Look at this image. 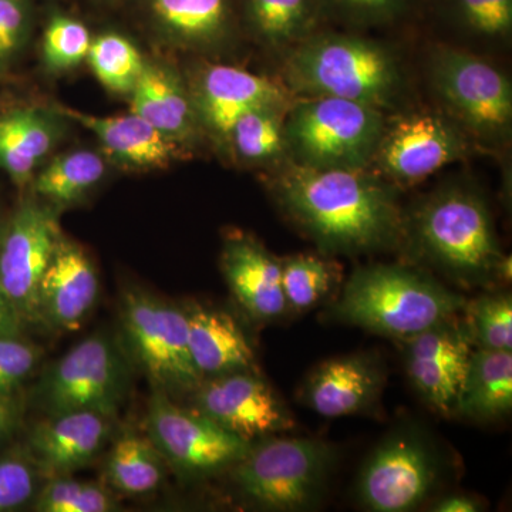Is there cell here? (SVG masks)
I'll list each match as a JSON object with an SVG mask.
<instances>
[{
  "label": "cell",
  "instance_id": "1",
  "mask_svg": "<svg viewBox=\"0 0 512 512\" xmlns=\"http://www.w3.org/2000/svg\"><path fill=\"white\" fill-rule=\"evenodd\" d=\"M269 188L289 220L325 254H373L403 244L396 188L372 171L285 161L276 165Z\"/></svg>",
  "mask_w": 512,
  "mask_h": 512
},
{
  "label": "cell",
  "instance_id": "2",
  "mask_svg": "<svg viewBox=\"0 0 512 512\" xmlns=\"http://www.w3.org/2000/svg\"><path fill=\"white\" fill-rule=\"evenodd\" d=\"M424 262L463 286L511 281V256L498 244L483 195L470 185L448 184L404 215L403 244Z\"/></svg>",
  "mask_w": 512,
  "mask_h": 512
},
{
  "label": "cell",
  "instance_id": "3",
  "mask_svg": "<svg viewBox=\"0 0 512 512\" xmlns=\"http://www.w3.org/2000/svg\"><path fill=\"white\" fill-rule=\"evenodd\" d=\"M286 89L302 97H335L375 109L393 107L403 92V70L392 50L350 33L315 32L289 49Z\"/></svg>",
  "mask_w": 512,
  "mask_h": 512
},
{
  "label": "cell",
  "instance_id": "4",
  "mask_svg": "<svg viewBox=\"0 0 512 512\" xmlns=\"http://www.w3.org/2000/svg\"><path fill=\"white\" fill-rule=\"evenodd\" d=\"M466 301L423 269L373 264L350 275L330 313L340 322L400 342L458 315Z\"/></svg>",
  "mask_w": 512,
  "mask_h": 512
},
{
  "label": "cell",
  "instance_id": "5",
  "mask_svg": "<svg viewBox=\"0 0 512 512\" xmlns=\"http://www.w3.org/2000/svg\"><path fill=\"white\" fill-rule=\"evenodd\" d=\"M383 111L335 97H301L286 111V161L309 168L367 170L382 137Z\"/></svg>",
  "mask_w": 512,
  "mask_h": 512
},
{
  "label": "cell",
  "instance_id": "6",
  "mask_svg": "<svg viewBox=\"0 0 512 512\" xmlns=\"http://www.w3.org/2000/svg\"><path fill=\"white\" fill-rule=\"evenodd\" d=\"M335 447L316 439L262 437L232 466L239 491L272 511H303L318 503L335 466Z\"/></svg>",
  "mask_w": 512,
  "mask_h": 512
},
{
  "label": "cell",
  "instance_id": "7",
  "mask_svg": "<svg viewBox=\"0 0 512 512\" xmlns=\"http://www.w3.org/2000/svg\"><path fill=\"white\" fill-rule=\"evenodd\" d=\"M430 80L444 113L471 138L501 144L510 138V79L483 57L439 46L430 57Z\"/></svg>",
  "mask_w": 512,
  "mask_h": 512
},
{
  "label": "cell",
  "instance_id": "8",
  "mask_svg": "<svg viewBox=\"0 0 512 512\" xmlns=\"http://www.w3.org/2000/svg\"><path fill=\"white\" fill-rule=\"evenodd\" d=\"M471 140L444 111H412L386 120L367 170L393 185L417 183L466 157Z\"/></svg>",
  "mask_w": 512,
  "mask_h": 512
},
{
  "label": "cell",
  "instance_id": "9",
  "mask_svg": "<svg viewBox=\"0 0 512 512\" xmlns=\"http://www.w3.org/2000/svg\"><path fill=\"white\" fill-rule=\"evenodd\" d=\"M128 369L116 343L92 336L74 346L43 377L40 404L50 416L96 412L111 417L127 393Z\"/></svg>",
  "mask_w": 512,
  "mask_h": 512
},
{
  "label": "cell",
  "instance_id": "10",
  "mask_svg": "<svg viewBox=\"0 0 512 512\" xmlns=\"http://www.w3.org/2000/svg\"><path fill=\"white\" fill-rule=\"evenodd\" d=\"M123 326L134 356L161 390L195 392L204 380L192 362L187 312L144 292H127Z\"/></svg>",
  "mask_w": 512,
  "mask_h": 512
},
{
  "label": "cell",
  "instance_id": "11",
  "mask_svg": "<svg viewBox=\"0 0 512 512\" xmlns=\"http://www.w3.org/2000/svg\"><path fill=\"white\" fill-rule=\"evenodd\" d=\"M147 429L158 453L194 476L234 466L251 447L249 441L222 429L197 410L175 406L163 390L151 399Z\"/></svg>",
  "mask_w": 512,
  "mask_h": 512
},
{
  "label": "cell",
  "instance_id": "12",
  "mask_svg": "<svg viewBox=\"0 0 512 512\" xmlns=\"http://www.w3.org/2000/svg\"><path fill=\"white\" fill-rule=\"evenodd\" d=\"M62 237L56 208L26 200L0 239V286L22 320L40 319V282Z\"/></svg>",
  "mask_w": 512,
  "mask_h": 512
},
{
  "label": "cell",
  "instance_id": "13",
  "mask_svg": "<svg viewBox=\"0 0 512 512\" xmlns=\"http://www.w3.org/2000/svg\"><path fill=\"white\" fill-rule=\"evenodd\" d=\"M437 463L426 441L413 433L393 434L367 458L357 497L367 510L404 512L419 507L436 484Z\"/></svg>",
  "mask_w": 512,
  "mask_h": 512
},
{
  "label": "cell",
  "instance_id": "14",
  "mask_svg": "<svg viewBox=\"0 0 512 512\" xmlns=\"http://www.w3.org/2000/svg\"><path fill=\"white\" fill-rule=\"evenodd\" d=\"M403 345L407 376L424 403L437 413H456L458 393L474 345L464 319L451 316Z\"/></svg>",
  "mask_w": 512,
  "mask_h": 512
},
{
  "label": "cell",
  "instance_id": "15",
  "mask_svg": "<svg viewBox=\"0 0 512 512\" xmlns=\"http://www.w3.org/2000/svg\"><path fill=\"white\" fill-rule=\"evenodd\" d=\"M197 412L252 443L295 426L278 394L254 372L210 377L195 389Z\"/></svg>",
  "mask_w": 512,
  "mask_h": 512
},
{
  "label": "cell",
  "instance_id": "16",
  "mask_svg": "<svg viewBox=\"0 0 512 512\" xmlns=\"http://www.w3.org/2000/svg\"><path fill=\"white\" fill-rule=\"evenodd\" d=\"M204 133L224 144L229 128L248 111L292 103L285 84L227 64H204L188 83Z\"/></svg>",
  "mask_w": 512,
  "mask_h": 512
},
{
  "label": "cell",
  "instance_id": "17",
  "mask_svg": "<svg viewBox=\"0 0 512 512\" xmlns=\"http://www.w3.org/2000/svg\"><path fill=\"white\" fill-rule=\"evenodd\" d=\"M150 28L167 45L212 52L239 28L238 0H137Z\"/></svg>",
  "mask_w": 512,
  "mask_h": 512
},
{
  "label": "cell",
  "instance_id": "18",
  "mask_svg": "<svg viewBox=\"0 0 512 512\" xmlns=\"http://www.w3.org/2000/svg\"><path fill=\"white\" fill-rule=\"evenodd\" d=\"M386 373L370 353L335 357L320 363L306 379L302 397L313 412L329 419L366 412L379 400Z\"/></svg>",
  "mask_w": 512,
  "mask_h": 512
},
{
  "label": "cell",
  "instance_id": "19",
  "mask_svg": "<svg viewBox=\"0 0 512 512\" xmlns=\"http://www.w3.org/2000/svg\"><path fill=\"white\" fill-rule=\"evenodd\" d=\"M221 268L229 289L252 319L269 322L286 311L281 259L242 232L225 239Z\"/></svg>",
  "mask_w": 512,
  "mask_h": 512
},
{
  "label": "cell",
  "instance_id": "20",
  "mask_svg": "<svg viewBox=\"0 0 512 512\" xmlns=\"http://www.w3.org/2000/svg\"><path fill=\"white\" fill-rule=\"evenodd\" d=\"M130 103L133 113L185 150L204 133L188 82L171 64L146 59Z\"/></svg>",
  "mask_w": 512,
  "mask_h": 512
},
{
  "label": "cell",
  "instance_id": "21",
  "mask_svg": "<svg viewBox=\"0 0 512 512\" xmlns=\"http://www.w3.org/2000/svg\"><path fill=\"white\" fill-rule=\"evenodd\" d=\"M99 295V276L89 256L70 239L60 238L40 282V319L72 330L86 318Z\"/></svg>",
  "mask_w": 512,
  "mask_h": 512
},
{
  "label": "cell",
  "instance_id": "22",
  "mask_svg": "<svg viewBox=\"0 0 512 512\" xmlns=\"http://www.w3.org/2000/svg\"><path fill=\"white\" fill-rule=\"evenodd\" d=\"M64 119L92 131L107 156L133 170H161L183 157L185 148L131 111L124 116H94L56 104Z\"/></svg>",
  "mask_w": 512,
  "mask_h": 512
},
{
  "label": "cell",
  "instance_id": "23",
  "mask_svg": "<svg viewBox=\"0 0 512 512\" xmlns=\"http://www.w3.org/2000/svg\"><path fill=\"white\" fill-rule=\"evenodd\" d=\"M109 417L96 412L50 416L30 434L35 461L53 476L87 466L109 439Z\"/></svg>",
  "mask_w": 512,
  "mask_h": 512
},
{
  "label": "cell",
  "instance_id": "24",
  "mask_svg": "<svg viewBox=\"0 0 512 512\" xmlns=\"http://www.w3.org/2000/svg\"><path fill=\"white\" fill-rule=\"evenodd\" d=\"M64 117L55 106L18 107L0 116V168L13 183L32 181L62 137Z\"/></svg>",
  "mask_w": 512,
  "mask_h": 512
},
{
  "label": "cell",
  "instance_id": "25",
  "mask_svg": "<svg viewBox=\"0 0 512 512\" xmlns=\"http://www.w3.org/2000/svg\"><path fill=\"white\" fill-rule=\"evenodd\" d=\"M185 312L192 362L202 377L254 372V350L231 315L202 306Z\"/></svg>",
  "mask_w": 512,
  "mask_h": 512
},
{
  "label": "cell",
  "instance_id": "26",
  "mask_svg": "<svg viewBox=\"0 0 512 512\" xmlns=\"http://www.w3.org/2000/svg\"><path fill=\"white\" fill-rule=\"evenodd\" d=\"M512 409V355L474 348L458 393L456 413L476 421H494Z\"/></svg>",
  "mask_w": 512,
  "mask_h": 512
},
{
  "label": "cell",
  "instance_id": "27",
  "mask_svg": "<svg viewBox=\"0 0 512 512\" xmlns=\"http://www.w3.org/2000/svg\"><path fill=\"white\" fill-rule=\"evenodd\" d=\"M239 25L262 45H298L328 15L323 0H238Z\"/></svg>",
  "mask_w": 512,
  "mask_h": 512
},
{
  "label": "cell",
  "instance_id": "28",
  "mask_svg": "<svg viewBox=\"0 0 512 512\" xmlns=\"http://www.w3.org/2000/svg\"><path fill=\"white\" fill-rule=\"evenodd\" d=\"M107 173V161L97 151L73 150L59 154L33 175V191L56 210L82 201L101 183Z\"/></svg>",
  "mask_w": 512,
  "mask_h": 512
},
{
  "label": "cell",
  "instance_id": "29",
  "mask_svg": "<svg viewBox=\"0 0 512 512\" xmlns=\"http://www.w3.org/2000/svg\"><path fill=\"white\" fill-rule=\"evenodd\" d=\"M289 106L248 111L229 128L224 146L244 164L276 167L285 163V117Z\"/></svg>",
  "mask_w": 512,
  "mask_h": 512
},
{
  "label": "cell",
  "instance_id": "30",
  "mask_svg": "<svg viewBox=\"0 0 512 512\" xmlns=\"http://www.w3.org/2000/svg\"><path fill=\"white\" fill-rule=\"evenodd\" d=\"M107 478L124 494L141 495L156 490L163 478L156 446L134 434L121 437L107 461Z\"/></svg>",
  "mask_w": 512,
  "mask_h": 512
},
{
  "label": "cell",
  "instance_id": "31",
  "mask_svg": "<svg viewBox=\"0 0 512 512\" xmlns=\"http://www.w3.org/2000/svg\"><path fill=\"white\" fill-rule=\"evenodd\" d=\"M86 62L106 89L130 96L143 73L146 59L128 37L104 32L93 37Z\"/></svg>",
  "mask_w": 512,
  "mask_h": 512
},
{
  "label": "cell",
  "instance_id": "32",
  "mask_svg": "<svg viewBox=\"0 0 512 512\" xmlns=\"http://www.w3.org/2000/svg\"><path fill=\"white\" fill-rule=\"evenodd\" d=\"M93 36L72 13L53 8L47 13L42 33V63L47 72L62 74L72 72L86 62Z\"/></svg>",
  "mask_w": 512,
  "mask_h": 512
},
{
  "label": "cell",
  "instance_id": "33",
  "mask_svg": "<svg viewBox=\"0 0 512 512\" xmlns=\"http://www.w3.org/2000/svg\"><path fill=\"white\" fill-rule=\"evenodd\" d=\"M437 12L451 25L478 39L498 42L512 32V0H436Z\"/></svg>",
  "mask_w": 512,
  "mask_h": 512
},
{
  "label": "cell",
  "instance_id": "34",
  "mask_svg": "<svg viewBox=\"0 0 512 512\" xmlns=\"http://www.w3.org/2000/svg\"><path fill=\"white\" fill-rule=\"evenodd\" d=\"M461 312L474 348L512 352L510 292L484 293L466 301Z\"/></svg>",
  "mask_w": 512,
  "mask_h": 512
},
{
  "label": "cell",
  "instance_id": "35",
  "mask_svg": "<svg viewBox=\"0 0 512 512\" xmlns=\"http://www.w3.org/2000/svg\"><path fill=\"white\" fill-rule=\"evenodd\" d=\"M282 289L288 311L305 312L318 305L336 281L335 266L315 255L282 259Z\"/></svg>",
  "mask_w": 512,
  "mask_h": 512
},
{
  "label": "cell",
  "instance_id": "36",
  "mask_svg": "<svg viewBox=\"0 0 512 512\" xmlns=\"http://www.w3.org/2000/svg\"><path fill=\"white\" fill-rule=\"evenodd\" d=\"M35 510L40 512H109L117 510L113 495L93 481L55 476L37 495Z\"/></svg>",
  "mask_w": 512,
  "mask_h": 512
},
{
  "label": "cell",
  "instance_id": "37",
  "mask_svg": "<svg viewBox=\"0 0 512 512\" xmlns=\"http://www.w3.org/2000/svg\"><path fill=\"white\" fill-rule=\"evenodd\" d=\"M35 23V0H0V73L28 46Z\"/></svg>",
  "mask_w": 512,
  "mask_h": 512
},
{
  "label": "cell",
  "instance_id": "38",
  "mask_svg": "<svg viewBox=\"0 0 512 512\" xmlns=\"http://www.w3.org/2000/svg\"><path fill=\"white\" fill-rule=\"evenodd\" d=\"M414 0H323L326 12L359 26H382L402 18Z\"/></svg>",
  "mask_w": 512,
  "mask_h": 512
},
{
  "label": "cell",
  "instance_id": "39",
  "mask_svg": "<svg viewBox=\"0 0 512 512\" xmlns=\"http://www.w3.org/2000/svg\"><path fill=\"white\" fill-rule=\"evenodd\" d=\"M39 350L18 336L0 338V396H10L29 377L37 362Z\"/></svg>",
  "mask_w": 512,
  "mask_h": 512
},
{
  "label": "cell",
  "instance_id": "40",
  "mask_svg": "<svg viewBox=\"0 0 512 512\" xmlns=\"http://www.w3.org/2000/svg\"><path fill=\"white\" fill-rule=\"evenodd\" d=\"M36 488L33 464L22 457L0 460V512L28 503Z\"/></svg>",
  "mask_w": 512,
  "mask_h": 512
},
{
  "label": "cell",
  "instance_id": "41",
  "mask_svg": "<svg viewBox=\"0 0 512 512\" xmlns=\"http://www.w3.org/2000/svg\"><path fill=\"white\" fill-rule=\"evenodd\" d=\"M20 325H22V318L0 286V338L18 336Z\"/></svg>",
  "mask_w": 512,
  "mask_h": 512
},
{
  "label": "cell",
  "instance_id": "42",
  "mask_svg": "<svg viewBox=\"0 0 512 512\" xmlns=\"http://www.w3.org/2000/svg\"><path fill=\"white\" fill-rule=\"evenodd\" d=\"M20 417V403L15 397L0 396V441L16 426Z\"/></svg>",
  "mask_w": 512,
  "mask_h": 512
},
{
  "label": "cell",
  "instance_id": "43",
  "mask_svg": "<svg viewBox=\"0 0 512 512\" xmlns=\"http://www.w3.org/2000/svg\"><path fill=\"white\" fill-rule=\"evenodd\" d=\"M431 510L439 512H477L481 510V504L474 497L456 494L443 498L439 503L434 504Z\"/></svg>",
  "mask_w": 512,
  "mask_h": 512
},
{
  "label": "cell",
  "instance_id": "44",
  "mask_svg": "<svg viewBox=\"0 0 512 512\" xmlns=\"http://www.w3.org/2000/svg\"><path fill=\"white\" fill-rule=\"evenodd\" d=\"M100 2H116V0H100Z\"/></svg>",
  "mask_w": 512,
  "mask_h": 512
}]
</instances>
